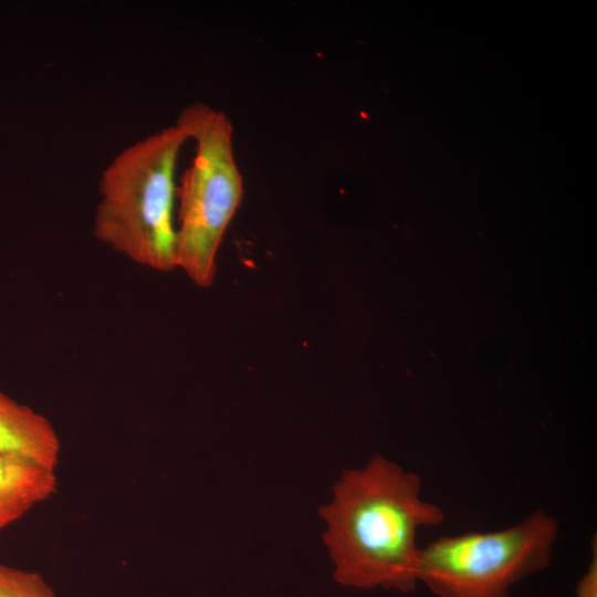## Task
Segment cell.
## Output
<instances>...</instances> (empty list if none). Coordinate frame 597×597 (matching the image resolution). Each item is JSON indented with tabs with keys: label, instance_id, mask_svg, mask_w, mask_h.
Returning a JSON list of instances; mask_svg holds the SVG:
<instances>
[{
	"label": "cell",
	"instance_id": "obj_8",
	"mask_svg": "<svg viewBox=\"0 0 597 597\" xmlns=\"http://www.w3.org/2000/svg\"><path fill=\"white\" fill-rule=\"evenodd\" d=\"M577 597H597V551L594 541V557L578 583Z\"/></svg>",
	"mask_w": 597,
	"mask_h": 597
},
{
	"label": "cell",
	"instance_id": "obj_6",
	"mask_svg": "<svg viewBox=\"0 0 597 597\" xmlns=\"http://www.w3.org/2000/svg\"><path fill=\"white\" fill-rule=\"evenodd\" d=\"M56 490L55 470L17 457H0V533Z\"/></svg>",
	"mask_w": 597,
	"mask_h": 597
},
{
	"label": "cell",
	"instance_id": "obj_3",
	"mask_svg": "<svg viewBox=\"0 0 597 597\" xmlns=\"http://www.w3.org/2000/svg\"><path fill=\"white\" fill-rule=\"evenodd\" d=\"M195 143V157L177 186L176 268L198 286L211 285L223 234L243 196L233 126L222 111L195 102L177 119Z\"/></svg>",
	"mask_w": 597,
	"mask_h": 597
},
{
	"label": "cell",
	"instance_id": "obj_1",
	"mask_svg": "<svg viewBox=\"0 0 597 597\" xmlns=\"http://www.w3.org/2000/svg\"><path fill=\"white\" fill-rule=\"evenodd\" d=\"M420 493L417 473L381 455L343 472L331 501L320 509L326 523L323 541L339 584L401 593L416 588L417 532L444 521L443 510Z\"/></svg>",
	"mask_w": 597,
	"mask_h": 597
},
{
	"label": "cell",
	"instance_id": "obj_4",
	"mask_svg": "<svg viewBox=\"0 0 597 597\" xmlns=\"http://www.w3.org/2000/svg\"><path fill=\"white\" fill-rule=\"evenodd\" d=\"M558 522L536 510L494 532L441 536L420 547L417 580L437 597H511V588L546 568Z\"/></svg>",
	"mask_w": 597,
	"mask_h": 597
},
{
	"label": "cell",
	"instance_id": "obj_2",
	"mask_svg": "<svg viewBox=\"0 0 597 597\" xmlns=\"http://www.w3.org/2000/svg\"><path fill=\"white\" fill-rule=\"evenodd\" d=\"M187 140L176 121L113 158L98 180L95 239L138 265L176 268V169Z\"/></svg>",
	"mask_w": 597,
	"mask_h": 597
},
{
	"label": "cell",
	"instance_id": "obj_5",
	"mask_svg": "<svg viewBox=\"0 0 597 597\" xmlns=\"http://www.w3.org/2000/svg\"><path fill=\"white\" fill-rule=\"evenodd\" d=\"M61 441L51 421L0 390V457H17L55 470Z\"/></svg>",
	"mask_w": 597,
	"mask_h": 597
},
{
	"label": "cell",
	"instance_id": "obj_7",
	"mask_svg": "<svg viewBox=\"0 0 597 597\" xmlns=\"http://www.w3.org/2000/svg\"><path fill=\"white\" fill-rule=\"evenodd\" d=\"M0 597H56V595L41 574L0 563Z\"/></svg>",
	"mask_w": 597,
	"mask_h": 597
}]
</instances>
